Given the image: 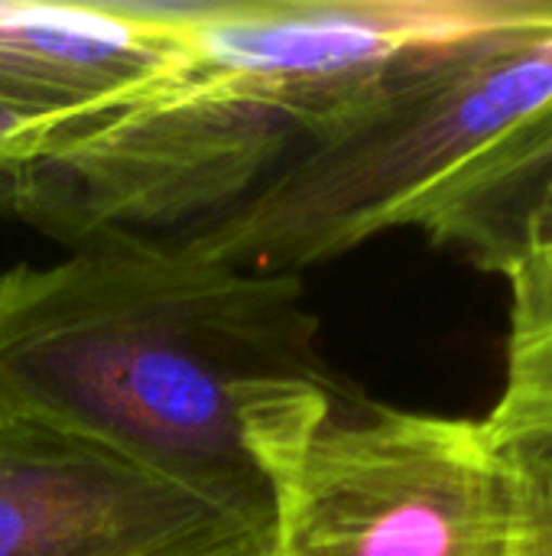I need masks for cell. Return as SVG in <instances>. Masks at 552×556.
<instances>
[{
    "instance_id": "6da1fadb",
    "label": "cell",
    "mask_w": 552,
    "mask_h": 556,
    "mask_svg": "<svg viewBox=\"0 0 552 556\" xmlns=\"http://www.w3.org/2000/svg\"><path fill=\"white\" fill-rule=\"evenodd\" d=\"M166 13L176 59L59 127L0 179V205L72 248L189 235L247 202L400 65L547 26L552 0H208Z\"/></svg>"
},
{
    "instance_id": "7a4b0ae2",
    "label": "cell",
    "mask_w": 552,
    "mask_h": 556,
    "mask_svg": "<svg viewBox=\"0 0 552 556\" xmlns=\"http://www.w3.org/2000/svg\"><path fill=\"white\" fill-rule=\"evenodd\" d=\"M299 274L104 235L0 274V417L72 433L273 525L244 401L329 378Z\"/></svg>"
},
{
    "instance_id": "3957f363",
    "label": "cell",
    "mask_w": 552,
    "mask_h": 556,
    "mask_svg": "<svg viewBox=\"0 0 552 556\" xmlns=\"http://www.w3.org/2000/svg\"><path fill=\"white\" fill-rule=\"evenodd\" d=\"M550 104L552 23L426 52L247 202L179 241L234 267L303 274L413 228L442 186Z\"/></svg>"
},
{
    "instance_id": "277c9868",
    "label": "cell",
    "mask_w": 552,
    "mask_h": 556,
    "mask_svg": "<svg viewBox=\"0 0 552 556\" xmlns=\"http://www.w3.org/2000/svg\"><path fill=\"white\" fill-rule=\"evenodd\" d=\"M241 427L270 489V556H508L504 463L482 420L306 378L254 391Z\"/></svg>"
},
{
    "instance_id": "5b68a950",
    "label": "cell",
    "mask_w": 552,
    "mask_h": 556,
    "mask_svg": "<svg viewBox=\"0 0 552 556\" xmlns=\"http://www.w3.org/2000/svg\"><path fill=\"white\" fill-rule=\"evenodd\" d=\"M270 534L111 450L0 417V556H270Z\"/></svg>"
},
{
    "instance_id": "8992f818",
    "label": "cell",
    "mask_w": 552,
    "mask_h": 556,
    "mask_svg": "<svg viewBox=\"0 0 552 556\" xmlns=\"http://www.w3.org/2000/svg\"><path fill=\"white\" fill-rule=\"evenodd\" d=\"M166 3L0 0V101L72 124L176 59Z\"/></svg>"
},
{
    "instance_id": "52a82bcc",
    "label": "cell",
    "mask_w": 552,
    "mask_h": 556,
    "mask_svg": "<svg viewBox=\"0 0 552 556\" xmlns=\"http://www.w3.org/2000/svg\"><path fill=\"white\" fill-rule=\"evenodd\" d=\"M508 280L501 394L482 427L495 450L552 433V176L475 254Z\"/></svg>"
},
{
    "instance_id": "ba28073f",
    "label": "cell",
    "mask_w": 552,
    "mask_h": 556,
    "mask_svg": "<svg viewBox=\"0 0 552 556\" xmlns=\"http://www.w3.org/2000/svg\"><path fill=\"white\" fill-rule=\"evenodd\" d=\"M550 166L552 104L442 186L413 228L433 244H452L475 254L501 225L504 208L521 199L530 182H543Z\"/></svg>"
},
{
    "instance_id": "9c48e42d",
    "label": "cell",
    "mask_w": 552,
    "mask_h": 556,
    "mask_svg": "<svg viewBox=\"0 0 552 556\" xmlns=\"http://www.w3.org/2000/svg\"><path fill=\"white\" fill-rule=\"evenodd\" d=\"M511 534L508 556H552V433L501 446Z\"/></svg>"
},
{
    "instance_id": "30bf717a",
    "label": "cell",
    "mask_w": 552,
    "mask_h": 556,
    "mask_svg": "<svg viewBox=\"0 0 552 556\" xmlns=\"http://www.w3.org/2000/svg\"><path fill=\"white\" fill-rule=\"evenodd\" d=\"M62 127V121L33 114L10 101H0V179L26 166L49 137Z\"/></svg>"
}]
</instances>
